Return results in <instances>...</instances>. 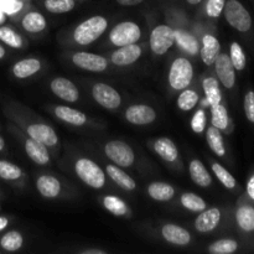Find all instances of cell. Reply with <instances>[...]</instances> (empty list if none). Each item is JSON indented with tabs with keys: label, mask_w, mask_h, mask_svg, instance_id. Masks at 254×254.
Masks as SVG:
<instances>
[{
	"label": "cell",
	"mask_w": 254,
	"mask_h": 254,
	"mask_svg": "<svg viewBox=\"0 0 254 254\" xmlns=\"http://www.w3.org/2000/svg\"><path fill=\"white\" fill-rule=\"evenodd\" d=\"M108 22L103 16H92L79 24L73 32V39L79 45H89L96 41L104 31Z\"/></svg>",
	"instance_id": "obj_1"
},
{
	"label": "cell",
	"mask_w": 254,
	"mask_h": 254,
	"mask_svg": "<svg viewBox=\"0 0 254 254\" xmlns=\"http://www.w3.org/2000/svg\"><path fill=\"white\" fill-rule=\"evenodd\" d=\"M223 11H225V16L228 24L240 32H247L252 26L251 14L243 6L242 2H240L238 0H228V1H226Z\"/></svg>",
	"instance_id": "obj_2"
},
{
	"label": "cell",
	"mask_w": 254,
	"mask_h": 254,
	"mask_svg": "<svg viewBox=\"0 0 254 254\" xmlns=\"http://www.w3.org/2000/svg\"><path fill=\"white\" fill-rule=\"evenodd\" d=\"M74 170L83 183L93 189H102L106 183V175L103 170L99 168L98 164L89 159H79L74 165Z\"/></svg>",
	"instance_id": "obj_3"
},
{
	"label": "cell",
	"mask_w": 254,
	"mask_h": 254,
	"mask_svg": "<svg viewBox=\"0 0 254 254\" xmlns=\"http://www.w3.org/2000/svg\"><path fill=\"white\" fill-rule=\"evenodd\" d=\"M193 77L192 64L189 60L176 59L171 64L170 72H169V82L170 86L176 91H183L186 87L190 86Z\"/></svg>",
	"instance_id": "obj_4"
},
{
	"label": "cell",
	"mask_w": 254,
	"mask_h": 254,
	"mask_svg": "<svg viewBox=\"0 0 254 254\" xmlns=\"http://www.w3.org/2000/svg\"><path fill=\"white\" fill-rule=\"evenodd\" d=\"M141 36L140 27L131 21H124L116 25L109 34V40L116 46L136 44Z\"/></svg>",
	"instance_id": "obj_5"
},
{
	"label": "cell",
	"mask_w": 254,
	"mask_h": 254,
	"mask_svg": "<svg viewBox=\"0 0 254 254\" xmlns=\"http://www.w3.org/2000/svg\"><path fill=\"white\" fill-rule=\"evenodd\" d=\"M104 151H106V155L114 164L123 166V168L133 165L134 159H135L133 149L128 144L121 140H113L107 143L104 146Z\"/></svg>",
	"instance_id": "obj_6"
},
{
	"label": "cell",
	"mask_w": 254,
	"mask_h": 254,
	"mask_svg": "<svg viewBox=\"0 0 254 254\" xmlns=\"http://www.w3.org/2000/svg\"><path fill=\"white\" fill-rule=\"evenodd\" d=\"M175 42L174 30L168 25H159L154 27L150 34V49L154 54L164 55L171 49Z\"/></svg>",
	"instance_id": "obj_7"
},
{
	"label": "cell",
	"mask_w": 254,
	"mask_h": 254,
	"mask_svg": "<svg viewBox=\"0 0 254 254\" xmlns=\"http://www.w3.org/2000/svg\"><path fill=\"white\" fill-rule=\"evenodd\" d=\"M92 96L97 103L107 109H116L122 103L121 94L117 92V89L106 83L94 84L92 88Z\"/></svg>",
	"instance_id": "obj_8"
},
{
	"label": "cell",
	"mask_w": 254,
	"mask_h": 254,
	"mask_svg": "<svg viewBox=\"0 0 254 254\" xmlns=\"http://www.w3.org/2000/svg\"><path fill=\"white\" fill-rule=\"evenodd\" d=\"M72 61L79 68L91 72H103L108 67V62L103 56L91 52H77L72 56Z\"/></svg>",
	"instance_id": "obj_9"
},
{
	"label": "cell",
	"mask_w": 254,
	"mask_h": 254,
	"mask_svg": "<svg viewBox=\"0 0 254 254\" xmlns=\"http://www.w3.org/2000/svg\"><path fill=\"white\" fill-rule=\"evenodd\" d=\"M126 118L129 123L135 126H146L156 119V113L146 104H134L126 111Z\"/></svg>",
	"instance_id": "obj_10"
},
{
	"label": "cell",
	"mask_w": 254,
	"mask_h": 254,
	"mask_svg": "<svg viewBox=\"0 0 254 254\" xmlns=\"http://www.w3.org/2000/svg\"><path fill=\"white\" fill-rule=\"evenodd\" d=\"M215 64L216 73H217L221 83L226 88H232L236 82V73L235 67H233L232 62H231L230 56H227L226 54H220L217 56V59H216Z\"/></svg>",
	"instance_id": "obj_11"
},
{
	"label": "cell",
	"mask_w": 254,
	"mask_h": 254,
	"mask_svg": "<svg viewBox=\"0 0 254 254\" xmlns=\"http://www.w3.org/2000/svg\"><path fill=\"white\" fill-rule=\"evenodd\" d=\"M51 91L54 92L55 96L64 99V101L69 102V103H73L79 98V92L76 84L69 79L62 78V77L55 78L51 82Z\"/></svg>",
	"instance_id": "obj_12"
},
{
	"label": "cell",
	"mask_w": 254,
	"mask_h": 254,
	"mask_svg": "<svg viewBox=\"0 0 254 254\" xmlns=\"http://www.w3.org/2000/svg\"><path fill=\"white\" fill-rule=\"evenodd\" d=\"M141 56V47L136 44L121 46L112 55V62L117 66H129Z\"/></svg>",
	"instance_id": "obj_13"
},
{
	"label": "cell",
	"mask_w": 254,
	"mask_h": 254,
	"mask_svg": "<svg viewBox=\"0 0 254 254\" xmlns=\"http://www.w3.org/2000/svg\"><path fill=\"white\" fill-rule=\"evenodd\" d=\"M27 134L30 138L40 141L46 146H54L59 141L56 131L46 124H32L27 128Z\"/></svg>",
	"instance_id": "obj_14"
},
{
	"label": "cell",
	"mask_w": 254,
	"mask_h": 254,
	"mask_svg": "<svg viewBox=\"0 0 254 254\" xmlns=\"http://www.w3.org/2000/svg\"><path fill=\"white\" fill-rule=\"evenodd\" d=\"M221 221V211L218 208H210V210L201 211V215L195 221V227L198 232H211L217 227Z\"/></svg>",
	"instance_id": "obj_15"
},
{
	"label": "cell",
	"mask_w": 254,
	"mask_h": 254,
	"mask_svg": "<svg viewBox=\"0 0 254 254\" xmlns=\"http://www.w3.org/2000/svg\"><path fill=\"white\" fill-rule=\"evenodd\" d=\"M163 237L165 238L168 242L173 243L176 246H186L190 243L191 236L185 228L180 227V226L173 225V223H169L163 227Z\"/></svg>",
	"instance_id": "obj_16"
},
{
	"label": "cell",
	"mask_w": 254,
	"mask_h": 254,
	"mask_svg": "<svg viewBox=\"0 0 254 254\" xmlns=\"http://www.w3.org/2000/svg\"><path fill=\"white\" fill-rule=\"evenodd\" d=\"M220 41L212 35H205L202 39V49H201V59L207 66L215 64L216 59L220 55Z\"/></svg>",
	"instance_id": "obj_17"
},
{
	"label": "cell",
	"mask_w": 254,
	"mask_h": 254,
	"mask_svg": "<svg viewBox=\"0 0 254 254\" xmlns=\"http://www.w3.org/2000/svg\"><path fill=\"white\" fill-rule=\"evenodd\" d=\"M25 150H26L30 159L39 165H46L50 161V155L46 145L35 140V139H27L26 143H25Z\"/></svg>",
	"instance_id": "obj_18"
},
{
	"label": "cell",
	"mask_w": 254,
	"mask_h": 254,
	"mask_svg": "<svg viewBox=\"0 0 254 254\" xmlns=\"http://www.w3.org/2000/svg\"><path fill=\"white\" fill-rule=\"evenodd\" d=\"M37 190L44 197L54 198L57 197V195L61 191V184L56 178L50 175H42L37 179Z\"/></svg>",
	"instance_id": "obj_19"
},
{
	"label": "cell",
	"mask_w": 254,
	"mask_h": 254,
	"mask_svg": "<svg viewBox=\"0 0 254 254\" xmlns=\"http://www.w3.org/2000/svg\"><path fill=\"white\" fill-rule=\"evenodd\" d=\"M55 114L57 116V118L66 122V123L72 124V126L81 127L87 122L86 114L77 111V109L69 108V107H66V106L56 107V109H55Z\"/></svg>",
	"instance_id": "obj_20"
},
{
	"label": "cell",
	"mask_w": 254,
	"mask_h": 254,
	"mask_svg": "<svg viewBox=\"0 0 254 254\" xmlns=\"http://www.w3.org/2000/svg\"><path fill=\"white\" fill-rule=\"evenodd\" d=\"M189 170H190L191 179H192L196 185L201 186V188H207L212 184V178H211L207 169L205 168V165L200 160L191 161Z\"/></svg>",
	"instance_id": "obj_21"
},
{
	"label": "cell",
	"mask_w": 254,
	"mask_h": 254,
	"mask_svg": "<svg viewBox=\"0 0 254 254\" xmlns=\"http://www.w3.org/2000/svg\"><path fill=\"white\" fill-rule=\"evenodd\" d=\"M174 35H175V41L184 51H186L188 54L195 55L198 54V50H200V45H198L197 39L195 36L190 34L188 31H184V30H174Z\"/></svg>",
	"instance_id": "obj_22"
},
{
	"label": "cell",
	"mask_w": 254,
	"mask_h": 254,
	"mask_svg": "<svg viewBox=\"0 0 254 254\" xmlns=\"http://www.w3.org/2000/svg\"><path fill=\"white\" fill-rule=\"evenodd\" d=\"M154 149L160 155V158L168 163H174L179 156V150L175 143L169 138L158 139L154 144Z\"/></svg>",
	"instance_id": "obj_23"
},
{
	"label": "cell",
	"mask_w": 254,
	"mask_h": 254,
	"mask_svg": "<svg viewBox=\"0 0 254 254\" xmlns=\"http://www.w3.org/2000/svg\"><path fill=\"white\" fill-rule=\"evenodd\" d=\"M107 175L119 186L127 191H133L136 188V184L130 176L127 173H124L122 169H119L116 165L107 166Z\"/></svg>",
	"instance_id": "obj_24"
},
{
	"label": "cell",
	"mask_w": 254,
	"mask_h": 254,
	"mask_svg": "<svg viewBox=\"0 0 254 254\" xmlns=\"http://www.w3.org/2000/svg\"><path fill=\"white\" fill-rule=\"evenodd\" d=\"M202 86L208 106L213 107L220 104L221 101H222V93H221L220 84H218L217 79L215 77H207V78L203 79Z\"/></svg>",
	"instance_id": "obj_25"
},
{
	"label": "cell",
	"mask_w": 254,
	"mask_h": 254,
	"mask_svg": "<svg viewBox=\"0 0 254 254\" xmlns=\"http://www.w3.org/2000/svg\"><path fill=\"white\" fill-rule=\"evenodd\" d=\"M40 68H41V64H40L39 60L26 59L15 64L12 72L17 78H27V77L36 73Z\"/></svg>",
	"instance_id": "obj_26"
},
{
	"label": "cell",
	"mask_w": 254,
	"mask_h": 254,
	"mask_svg": "<svg viewBox=\"0 0 254 254\" xmlns=\"http://www.w3.org/2000/svg\"><path fill=\"white\" fill-rule=\"evenodd\" d=\"M148 193L156 201H169L175 195V190L166 183H153L149 185Z\"/></svg>",
	"instance_id": "obj_27"
},
{
	"label": "cell",
	"mask_w": 254,
	"mask_h": 254,
	"mask_svg": "<svg viewBox=\"0 0 254 254\" xmlns=\"http://www.w3.org/2000/svg\"><path fill=\"white\" fill-rule=\"evenodd\" d=\"M22 27L29 32H40L46 27V19L40 12L31 11L22 19Z\"/></svg>",
	"instance_id": "obj_28"
},
{
	"label": "cell",
	"mask_w": 254,
	"mask_h": 254,
	"mask_svg": "<svg viewBox=\"0 0 254 254\" xmlns=\"http://www.w3.org/2000/svg\"><path fill=\"white\" fill-rule=\"evenodd\" d=\"M238 226L246 232L254 231V208L251 206H241L236 213Z\"/></svg>",
	"instance_id": "obj_29"
},
{
	"label": "cell",
	"mask_w": 254,
	"mask_h": 254,
	"mask_svg": "<svg viewBox=\"0 0 254 254\" xmlns=\"http://www.w3.org/2000/svg\"><path fill=\"white\" fill-rule=\"evenodd\" d=\"M207 143L216 155L223 156L226 154L222 134H221L220 129H217L216 127L212 126L207 129Z\"/></svg>",
	"instance_id": "obj_30"
},
{
	"label": "cell",
	"mask_w": 254,
	"mask_h": 254,
	"mask_svg": "<svg viewBox=\"0 0 254 254\" xmlns=\"http://www.w3.org/2000/svg\"><path fill=\"white\" fill-rule=\"evenodd\" d=\"M211 112H212V126L220 130L227 129L230 118H228V112L226 107L220 103L217 106L211 107Z\"/></svg>",
	"instance_id": "obj_31"
},
{
	"label": "cell",
	"mask_w": 254,
	"mask_h": 254,
	"mask_svg": "<svg viewBox=\"0 0 254 254\" xmlns=\"http://www.w3.org/2000/svg\"><path fill=\"white\" fill-rule=\"evenodd\" d=\"M103 205L114 216H123L128 212L126 202L117 196H106L103 198Z\"/></svg>",
	"instance_id": "obj_32"
},
{
	"label": "cell",
	"mask_w": 254,
	"mask_h": 254,
	"mask_svg": "<svg viewBox=\"0 0 254 254\" xmlns=\"http://www.w3.org/2000/svg\"><path fill=\"white\" fill-rule=\"evenodd\" d=\"M22 242H24L22 236L19 232H16V231H11V232H7L6 235L2 236L1 241H0V245H1V247L5 251L15 252V251L21 248Z\"/></svg>",
	"instance_id": "obj_33"
},
{
	"label": "cell",
	"mask_w": 254,
	"mask_h": 254,
	"mask_svg": "<svg viewBox=\"0 0 254 254\" xmlns=\"http://www.w3.org/2000/svg\"><path fill=\"white\" fill-rule=\"evenodd\" d=\"M181 203L188 210L193 211V212H201V211L206 210V202L200 197V196L195 195L192 192L184 193L181 196Z\"/></svg>",
	"instance_id": "obj_34"
},
{
	"label": "cell",
	"mask_w": 254,
	"mask_h": 254,
	"mask_svg": "<svg viewBox=\"0 0 254 254\" xmlns=\"http://www.w3.org/2000/svg\"><path fill=\"white\" fill-rule=\"evenodd\" d=\"M74 0H45V7L47 11L54 14H64L71 11L74 7Z\"/></svg>",
	"instance_id": "obj_35"
},
{
	"label": "cell",
	"mask_w": 254,
	"mask_h": 254,
	"mask_svg": "<svg viewBox=\"0 0 254 254\" xmlns=\"http://www.w3.org/2000/svg\"><path fill=\"white\" fill-rule=\"evenodd\" d=\"M198 101V96L195 91L192 89H183L181 94L179 96L178 99V106L181 111H191L193 107L196 106Z\"/></svg>",
	"instance_id": "obj_36"
},
{
	"label": "cell",
	"mask_w": 254,
	"mask_h": 254,
	"mask_svg": "<svg viewBox=\"0 0 254 254\" xmlns=\"http://www.w3.org/2000/svg\"><path fill=\"white\" fill-rule=\"evenodd\" d=\"M238 248V243L233 240H220L208 247V252L212 254H231Z\"/></svg>",
	"instance_id": "obj_37"
},
{
	"label": "cell",
	"mask_w": 254,
	"mask_h": 254,
	"mask_svg": "<svg viewBox=\"0 0 254 254\" xmlns=\"http://www.w3.org/2000/svg\"><path fill=\"white\" fill-rule=\"evenodd\" d=\"M231 62H232L233 67L237 71H242L245 69L246 64H247V60H246V55L243 52L242 47L238 42H233L231 45V55H230Z\"/></svg>",
	"instance_id": "obj_38"
},
{
	"label": "cell",
	"mask_w": 254,
	"mask_h": 254,
	"mask_svg": "<svg viewBox=\"0 0 254 254\" xmlns=\"http://www.w3.org/2000/svg\"><path fill=\"white\" fill-rule=\"evenodd\" d=\"M212 171L218 180L222 183V185L227 189H235L236 188V179L231 175L228 170H226L221 164L215 163L212 165Z\"/></svg>",
	"instance_id": "obj_39"
},
{
	"label": "cell",
	"mask_w": 254,
	"mask_h": 254,
	"mask_svg": "<svg viewBox=\"0 0 254 254\" xmlns=\"http://www.w3.org/2000/svg\"><path fill=\"white\" fill-rule=\"evenodd\" d=\"M0 40L6 45H9V46L14 47V49H19L22 45L21 36L16 34L12 29L6 26L0 27Z\"/></svg>",
	"instance_id": "obj_40"
},
{
	"label": "cell",
	"mask_w": 254,
	"mask_h": 254,
	"mask_svg": "<svg viewBox=\"0 0 254 254\" xmlns=\"http://www.w3.org/2000/svg\"><path fill=\"white\" fill-rule=\"evenodd\" d=\"M21 176V169L9 161L0 160V178L4 180H17Z\"/></svg>",
	"instance_id": "obj_41"
},
{
	"label": "cell",
	"mask_w": 254,
	"mask_h": 254,
	"mask_svg": "<svg viewBox=\"0 0 254 254\" xmlns=\"http://www.w3.org/2000/svg\"><path fill=\"white\" fill-rule=\"evenodd\" d=\"M226 0H207L206 2V14L210 17L217 19L222 14Z\"/></svg>",
	"instance_id": "obj_42"
},
{
	"label": "cell",
	"mask_w": 254,
	"mask_h": 254,
	"mask_svg": "<svg viewBox=\"0 0 254 254\" xmlns=\"http://www.w3.org/2000/svg\"><path fill=\"white\" fill-rule=\"evenodd\" d=\"M206 127V114L203 112V109H198L195 113V116L192 117V121H191V128L195 133H202L205 130Z\"/></svg>",
	"instance_id": "obj_43"
},
{
	"label": "cell",
	"mask_w": 254,
	"mask_h": 254,
	"mask_svg": "<svg viewBox=\"0 0 254 254\" xmlns=\"http://www.w3.org/2000/svg\"><path fill=\"white\" fill-rule=\"evenodd\" d=\"M22 9L20 0H0V10L5 14H16Z\"/></svg>",
	"instance_id": "obj_44"
},
{
	"label": "cell",
	"mask_w": 254,
	"mask_h": 254,
	"mask_svg": "<svg viewBox=\"0 0 254 254\" xmlns=\"http://www.w3.org/2000/svg\"><path fill=\"white\" fill-rule=\"evenodd\" d=\"M246 117L250 122L254 123V92L250 91L245 97Z\"/></svg>",
	"instance_id": "obj_45"
},
{
	"label": "cell",
	"mask_w": 254,
	"mask_h": 254,
	"mask_svg": "<svg viewBox=\"0 0 254 254\" xmlns=\"http://www.w3.org/2000/svg\"><path fill=\"white\" fill-rule=\"evenodd\" d=\"M118 4L123 5V6H134V5H138L140 2H143L144 0H116Z\"/></svg>",
	"instance_id": "obj_46"
},
{
	"label": "cell",
	"mask_w": 254,
	"mask_h": 254,
	"mask_svg": "<svg viewBox=\"0 0 254 254\" xmlns=\"http://www.w3.org/2000/svg\"><path fill=\"white\" fill-rule=\"evenodd\" d=\"M247 192H248V195H250V197L254 200V175L250 179V181H248Z\"/></svg>",
	"instance_id": "obj_47"
},
{
	"label": "cell",
	"mask_w": 254,
	"mask_h": 254,
	"mask_svg": "<svg viewBox=\"0 0 254 254\" xmlns=\"http://www.w3.org/2000/svg\"><path fill=\"white\" fill-rule=\"evenodd\" d=\"M104 253L106 252L101 250H87L82 252V254H104Z\"/></svg>",
	"instance_id": "obj_48"
},
{
	"label": "cell",
	"mask_w": 254,
	"mask_h": 254,
	"mask_svg": "<svg viewBox=\"0 0 254 254\" xmlns=\"http://www.w3.org/2000/svg\"><path fill=\"white\" fill-rule=\"evenodd\" d=\"M7 226V218L5 217H0V231L4 230L5 227Z\"/></svg>",
	"instance_id": "obj_49"
},
{
	"label": "cell",
	"mask_w": 254,
	"mask_h": 254,
	"mask_svg": "<svg viewBox=\"0 0 254 254\" xmlns=\"http://www.w3.org/2000/svg\"><path fill=\"white\" fill-rule=\"evenodd\" d=\"M186 1H188L189 4H191V5H197V4H200L202 0H186Z\"/></svg>",
	"instance_id": "obj_50"
},
{
	"label": "cell",
	"mask_w": 254,
	"mask_h": 254,
	"mask_svg": "<svg viewBox=\"0 0 254 254\" xmlns=\"http://www.w3.org/2000/svg\"><path fill=\"white\" fill-rule=\"evenodd\" d=\"M4 146H5V143H4V139L1 138V136H0V151L2 150V149H4Z\"/></svg>",
	"instance_id": "obj_51"
},
{
	"label": "cell",
	"mask_w": 254,
	"mask_h": 254,
	"mask_svg": "<svg viewBox=\"0 0 254 254\" xmlns=\"http://www.w3.org/2000/svg\"><path fill=\"white\" fill-rule=\"evenodd\" d=\"M4 55H5V50H4V47L0 46V59H2V57H4Z\"/></svg>",
	"instance_id": "obj_52"
},
{
	"label": "cell",
	"mask_w": 254,
	"mask_h": 254,
	"mask_svg": "<svg viewBox=\"0 0 254 254\" xmlns=\"http://www.w3.org/2000/svg\"><path fill=\"white\" fill-rule=\"evenodd\" d=\"M4 19H5V17H4V12H2L1 10H0V22L4 21Z\"/></svg>",
	"instance_id": "obj_53"
}]
</instances>
